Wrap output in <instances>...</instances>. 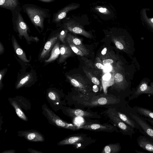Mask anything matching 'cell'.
I'll return each instance as SVG.
<instances>
[{
	"label": "cell",
	"instance_id": "17",
	"mask_svg": "<svg viewBox=\"0 0 153 153\" xmlns=\"http://www.w3.org/2000/svg\"><path fill=\"white\" fill-rule=\"evenodd\" d=\"M84 140L83 137L81 136H75L68 137L60 141L57 143L59 146L67 145H75Z\"/></svg>",
	"mask_w": 153,
	"mask_h": 153
},
{
	"label": "cell",
	"instance_id": "35",
	"mask_svg": "<svg viewBox=\"0 0 153 153\" xmlns=\"http://www.w3.org/2000/svg\"><path fill=\"white\" fill-rule=\"evenodd\" d=\"M111 77V75L109 73L105 74L103 77V79L104 80H108Z\"/></svg>",
	"mask_w": 153,
	"mask_h": 153
},
{
	"label": "cell",
	"instance_id": "30",
	"mask_svg": "<svg viewBox=\"0 0 153 153\" xmlns=\"http://www.w3.org/2000/svg\"><path fill=\"white\" fill-rule=\"evenodd\" d=\"M72 85L75 87L78 88H82V85L79 83L76 80L74 79H71L68 77Z\"/></svg>",
	"mask_w": 153,
	"mask_h": 153
},
{
	"label": "cell",
	"instance_id": "29",
	"mask_svg": "<svg viewBox=\"0 0 153 153\" xmlns=\"http://www.w3.org/2000/svg\"><path fill=\"white\" fill-rule=\"evenodd\" d=\"M68 30L66 29L62 30L59 34V38L63 43H65V38L67 36Z\"/></svg>",
	"mask_w": 153,
	"mask_h": 153
},
{
	"label": "cell",
	"instance_id": "36",
	"mask_svg": "<svg viewBox=\"0 0 153 153\" xmlns=\"http://www.w3.org/2000/svg\"><path fill=\"white\" fill-rule=\"evenodd\" d=\"M28 151L31 153H43L42 152L31 148L28 149Z\"/></svg>",
	"mask_w": 153,
	"mask_h": 153
},
{
	"label": "cell",
	"instance_id": "44",
	"mask_svg": "<svg viewBox=\"0 0 153 153\" xmlns=\"http://www.w3.org/2000/svg\"><path fill=\"white\" fill-rule=\"evenodd\" d=\"M135 151L137 153H145V152H140V151H138V150H135Z\"/></svg>",
	"mask_w": 153,
	"mask_h": 153
},
{
	"label": "cell",
	"instance_id": "3",
	"mask_svg": "<svg viewBox=\"0 0 153 153\" xmlns=\"http://www.w3.org/2000/svg\"><path fill=\"white\" fill-rule=\"evenodd\" d=\"M126 107L128 113L138 125L139 131L143 135L153 139V126L149 124L143 117L135 112L127 103Z\"/></svg>",
	"mask_w": 153,
	"mask_h": 153
},
{
	"label": "cell",
	"instance_id": "21",
	"mask_svg": "<svg viewBox=\"0 0 153 153\" xmlns=\"http://www.w3.org/2000/svg\"><path fill=\"white\" fill-rule=\"evenodd\" d=\"M132 108L135 112L141 117L153 120V111L151 110L137 106Z\"/></svg>",
	"mask_w": 153,
	"mask_h": 153
},
{
	"label": "cell",
	"instance_id": "8",
	"mask_svg": "<svg viewBox=\"0 0 153 153\" xmlns=\"http://www.w3.org/2000/svg\"><path fill=\"white\" fill-rule=\"evenodd\" d=\"M18 135L23 137L30 142H42L45 141L44 136L39 132L34 130L19 131Z\"/></svg>",
	"mask_w": 153,
	"mask_h": 153
},
{
	"label": "cell",
	"instance_id": "6",
	"mask_svg": "<svg viewBox=\"0 0 153 153\" xmlns=\"http://www.w3.org/2000/svg\"><path fill=\"white\" fill-rule=\"evenodd\" d=\"M150 80L145 78L141 80L137 87L133 89L131 94L128 97L129 101L137 98L142 94H146L153 95V82H151L150 85L149 83Z\"/></svg>",
	"mask_w": 153,
	"mask_h": 153
},
{
	"label": "cell",
	"instance_id": "10",
	"mask_svg": "<svg viewBox=\"0 0 153 153\" xmlns=\"http://www.w3.org/2000/svg\"><path fill=\"white\" fill-rule=\"evenodd\" d=\"M64 26L66 29L72 33L82 35L88 38L92 37L90 33L86 31L80 25L74 21H69L65 23Z\"/></svg>",
	"mask_w": 153,
	"mask_h": 153
},
{
	"label": "cell",
	"instance_id": "42",
	"mask_svg": "<svg viewBox=\"0 0 153 153\" xmlns=\"http://www.w3.org/2000/svg\"><path fill=\"white\" fill-rule=\"evenodd\" d=\"M39 1L44 2H51L55 0H38Z\"/></svg>",
	"mask_w": 153,
	"mask_h": 153
},
{
	"label": "cell",
	"instance_id": "19",
	"mask_svg": "<svg viewBox=\"0 0 153 153\" xmlns=\"http://www.w3.org/2000/svg\"><path fill=\"white\" fill-rule=\"evenodd\" d=\"M12 40L14 50L17 56L23 61L29 62V60L27 59L25 53L19 45L16 38L13 36Z\"/></svg>",
	"mask_w": 153,
	"mask_h": 153
},
{
	"label": "cell",
	"instance_id": "23",
	"mask_svg": "<svg viewBox=\"0 0 153 153\" xmlns=\"http://www.w3.org/2000/svg\"><path fill=\"white\" fill-rule=\"evenodd\" d=\"M111 100H109V98L105 97H101L96 99L94 100H93L89 102H83L84 105L88 106H94L98 105H104L111 104Z\"/></svg>",
	"mask_w": 153,
	"mask_h": 153
},
{
	"label": "cell",
	"instance_id": "20",
	"mask_svg": "<svg viewBox=\"0 0 153 153\" xmlns=\"http://www.w3.org/2000/svg\"><path fill=\"white\" fill-rule=\"evenodd\" d=\"M65 111L69 115L72 117H87L92 116L90 113L80 109L68 108Z\"/></svg>",
	"mask_w": 153,
	"mask_h": 153
},
{
	"label": "cell",
	"instance_id": "14",
	"mask_svg": "<svg viewBox=\"0 0 153 153\" xmlns=\"http://www.w3.org/2000/svg\"><path fill=\"white\" fill-rule=\"evenodd\" d=\"M150 10L147 8L142 9L140 11V18L143 24L153 31V17H149L146 12Z\"/></svg>",
	"mask_w": 153,
	"mask_h": 153
},
{
	"label": "cell",
	"instance_id": "12",
	"mask_svg": "<svg viewBox=\"0 0 153 153\" xmlns=\"http://www.w3.org/2000/svg\"><path fill=\"white\" fill-rule=\"evenodd\" d=\"M139 146L143 150L153 152V139L146 136L140 135L137 139Z\"/></svg>",
	"mask_w": 153,
	"mask_h": 153
},
{
	"label": "cell",
	"instance_id": "18",
	"mask_svg": "<svg viewBox=\"0 0 153 153\" xmlns=\"http://www.w3.org/2000/svg\"><path fill=\"white\" fill-rule=\"evenodd\" d=\"M66 40H68L74 45L78 47L83 53L84 55H87L88 52L85 47L83 44L81 40L76 37L68 34L66 38Z\"/></svg>",
	"mask_w": 153,
	"mask_h": 153
},
{
	"label": "cell",
	"instance_id": "40",
	"mask_svg": "<svg viewBox=\"0 0 153 153\" xmlns=\"http://www.w3.org/2000/svg\"><path fill=\"white\" fill-rule=\"evenodd\" d=\"M105 70L106 71H110L111 69V67L110 65H105V67H104V68Z\"/></svg>",
	"mask_w": 153,
	"mask_h": 153
},
{
	"label": "cell",
	"instance_id": "24",
	"mask_svg": "<svg viewBox=\"0 0 153 153\" xmlns=\"http://www.w3.org/2000/svg\"><path fill=\"white\" fill-rule=\"evenodd\" d=\"M18 5V0H0V6L9 9L11 10H14Z\"/></svg>",
	"mask_w": 153,
	"mask_h": 153
},
{
	"label": "cell",
	"instance_id": "33",
	"mask_svg": "<svg viewBox=\"0 0 153 153\" xmlns=\"http://www.w3.org/2000/svg\"><path fill=\"white\" fill-rule=\"evenodd\" d=\"M91 80L92 82L96 85H99L100 84V82L99 80L96 77H92Z\"/></svg>",
	"mask_w": 153,
	"mask_h": 153
},
{
	"label": "cell",
	"instance_id": "26",
	"mask_svg": "<svg viewBox=\"0 0 153 153\" xmlns=\"http://www.w3.org/2000/svg\"><path fill=\"white\" fill-rule=\"evenodd\" d=\"M121 146L119 143L110 144L106 146L103 148L102 153H117L119 152Z\"/></svg>",
	"mask_w": 153,
	"mask_h": 153
},
{
	"label": "cell",
	"instance_id": "41",
	"mask_svg": "<svg viewBox=\"0 0 153 153\" xmlns=\"http://www.w3.org/2000/svg\"><path fill=\"white\" fill-rule=\"evenodd\" d=\"M144 118V117H143ZM147 122H149L151 125L153 126V120L149 118H144Z\"/></svg>",
	"mask_w": 153,
	"mask_h": 153
},
{
	"label": "cell",
	"instance_id": "25",
	"mask_svg": "<svg viewBox=\"0 0 153 153\" xmlns=\"http://www.w3.org/2000/svg\"><path fill=\"white\" fill-rule=\"evenodd\" d=\"M60 54L59 42H57L52 49L51 55L50 57L45 60L46 62H52L56 60Z\"/></svg>",
	"mask_w": 153,
	"mask_h": 153
},
{
	"label": "cell",
	"instance_id": "39",
	"mask_svg": "<svg viewBox=\"0 0 153 153\" xmlns=\"http://www.w3.org/2000/svg\"><path fill=\"white\" fill-rule=\"evenodd\" d=\"M15 152V150H9L4 151L2 153H14Z\"/></svg>",
	"mask_w": 153,
	"mask_h": 153
},
{
	"label": "cell",
	"instance_id": "32",
	"mask_svg": "<svg viewBox=\"0 0 153 153\" xmlns=\"http://www.w3.org/2000/svg\"><path fill=\"white\" fill-rule=\"evenodd\" d=\"M113 62L114 61L111 59H107L103 60L102 63L103 65L105 66L112 64Z\"/></svg>",
	"mask_w": 153,
	"mask_h": 153
},
{
	"label": "cell",
	"instance_id": "9",
	"mask_svg": "<svg viewBox=\"0 0 153 153\" xmlns=\"http://www.w3.org/2000/svg\"><path fill=\"white\" fill-rule=\"evenodd\" d=\"M127 103L123 105V110L121 111H116V112L118 117L134 129L139 130V126L137 122L128 112L126 107Z\"/></svg>",
	"mask_w": 153,
	"mask_h": 153
},
{
	"label": "cell",
	"instance_id": "43",
	"mask_svg": "<svg viewBox=\"0 0 153 153\" xmlns=\"http://www.w3.org/2000/svg\"><path fill=\"white\" fill-rule=\"evenodd\" d=\"M107 48H104L101 51V53L102 55H105L107 52Z\"/></svg>",
	"mask_w": 153,
	"mask_h": 153
},
{
	"label": "cell",
	"instance_id": "31",
	"mask_svg": "<svg viewBox=\"0 0 153 153\" xmlns=\"http://www.w3.org/2000/svg\"><path fill=\"white\" fill-rule=\"evenodd\" d=\"M6 69H3L0 72V90H1L3 88V85L2 83V80L3 76L4 75Z\"/></svg>",
	"mask_w": 153,
	"mask_h": 153
},
{
	"label": "cell",
	"instance_id": "5",
	"mask_svg": "<svg viewBox=\"0 0 153 153\" xmlns=\"http://www.w3.org/2000/svg\"><path fill=\"white\" fill-rule=\"evenodd\" d=\"M108 117L114 123L117 127L120 129V131L123 134L128 135L131 137L135 133L134 128L128 125L117 115L115 110L109 109L107 111Z\"/></svg>",
	"mask_w": 153,
	"mask_h": 153
},
{
	"label": "cell",
	"instance_id": "22",
	"mask_svg": "<svg viewBox=\"0 0 153 153\" xmlns=\"http://www.w3.org/2000/svg\"><path fill=\"white\" fill-rule=\"evenodd\" d=\"M60 57L59 59V63L64 62L72 53V49L70 47L64 44L60 45Z\"/></svg>",
	"mask_w": 153,
	"mask_h": 153
},
{
	"label": "cell",
	"instance_id": "38",
	"mask_svg": "<svg viewBox=\"0 0 153 153\" xmlns=\"http://www.w3.org/2000/svg\"><path fill=\"white\" fill-rule=\"evenodd\" d=\"M4 51V48L3 45L0 42V54H2Z\"/></svg>",
	"mask_w": 153,
	"mask_h": 153
},
{
	"label": "cell",
	"instance_id": "7",
	"mask_svg": "<svg viewBox=\"0 0 153 153\" xmlns=\"http://www.w3.org/2000/svg\"><path fill=\"white\" fill-rule=\"evenodd\" d=\"M78 129H83L94 131L112 132L114 131H118L116 127L108 124H101L97 123H92L89 124L82 125L77 126Z\"/></svg>",
	"mask_w": 153,
	"mask_h": 153
},
{
	"label": "cell",
	"instance_id": "13",
	"mask_svg": "<svg viewBox=\"0 0 153 153\" xmlns=\"http://www.w3.org/2000/svg\"><path fill=\"white\" fill-rule=\"evenodd\" d=\"M59 38V34L51 38L45 43L40 54L39 59H43L47 56Z\"/></svg>",
	"mask_w": 153,
	"mask_h": 153
},
{
	"label": "cell",
	"instance_id": "34",
	"mask_svg": "<svg viewBox=\"0 0 153 153\" xmlns=\"http://www.w3.org/2000/svg\"><path fill=\"white\" fill-rule=\"evenodd\" d=\"M97 9L100 12L106 14L108 13V10L105 8L101 7L97 8Z\"/></svg>",
	"mask_w": 153,
	"mask_h": 153
},
{
	"label": "cell",
	"instance_id": "2",
	"mask_svg": "<svg viewBox=\"0 0 153 153\" xmlns=\"http://www.w3.org/2000/svg\"><path fill=\"white\" fill-rule=\"evenodd\" d=\"M42 113L51 125L57 127L70 129L73 131L78 130L77 126L74 124L67 123L56 115L45 104L42 106Z\"/></svg>",
	"mask_w": 153,
	"mask_h": 153
},
{
	"label": "cell",
	"instance_id": "28",
	"mask_svg": "<svg viewBox=\"0 0 153 153\" xmlns=\"http://www.w3.org/2000/svg\"><path fill=\"white\" fill-rule=\"evenodd\" d=\"M72 51L76 54L80 56L85 55L77 47L68 40H66Z\"/></svg>",
	"mask_w": 153,
	"mask_h": 153
},
{
	"label": "cell",
	"instance_id": "15",
	"mask_svg": "<svg viewBox=\"0 0 153 153\" xmlns=\"http://www.w3.org/2000/svg\"><path fill=\"white\" fill-rule=\"evenodd\" d=\"M8 100L10 103L15 110L18 117L22 120L27 121L28 119L22 109V106L20 105V103H18L16 98H9Z\"/></svg>",
	"mask_w": 153,
	"mask_h": 153
},
{
	"label": "cell",
	"instance_id": "4",
	"mask_svg": "<svg viewBox=\"0 0 153 153\" xmlns=\"http://www.w3.org/2000/svg\"><path fill=\"white\" fill-rule=\"evenodd\" d=\"M13 14V20L20 36H23L27 42H36L39 40L37 37L30 36L28 33L29 28L25 22L19 11H15Z\"/></svg>",
	"mask_w": 153,
	"mask_h": 153
},
{
	"label": "cell",
	"instance_id": "1",
	"mask_svg": "<svg viewBox=\"0 0 153 153\" xmlns=\"http://www.w3.org/2000/svg\"><path fill=\"white\" fill-rule=\"evenodd\" d=\"M23 9L33 24L36 26L43 29L45 19L48 17V12L35 5L26 4Z\"/></svg>",
	"mask_w": 153,
	"mask_h": 153
},
{
	"label": "cell",
	"instance_id": "37",
	"mask_svg": "<svg viewBox=\"0 0 153 153\" xmlns=\"http://www.w3.org/2000/svg\"><path fill=\"white\" fill-rule=\"evenodd\" d=\"M96 65L98 68L100 69H103L104 68V65L100 63H97L96 64Z\"/></svg>",
	"mask_w": 153,
	"mask_h": 153
},
{
	"label": "cell",
	"instance_id": "16",
	"mask_svg": "<svg viewBox=\"0 0 153 153\" xmlns=\"http://www.w3.org/2000/svg\"><path fill=\"white\" fill-rule=\"evenodd\" d=\"M48 101L52 108L59 105L60 103V98L59 94L56 91L51 90L47 93Z\"/></svg>",
	"mask_w": 153,
	"mask_h": 153
},
{
	"label": "cell",
	"instance_id": "11",
	"mask_svg": "<svg viewBox=\"0 0 153 153\" xmlns=\"http://www.w3.org/2000/svg\"><path fill=\"white\" fill-rule=\"evenodd\" d=\"M78 4H71L65 7L53 14L52 22L57 23L65 18L70 11L75 10L79 7Z\"/></svg>",
	"mask_w": 153,
	"mask_h": 153
},
{
	"label": "cell",
	"instance_id": "27",
	"mask_svg": "<svg viewBox=\"0 0 153 153\" xmlns=\"http://www.w3.org/2000/svg\"><path fill=\"white\" fill-rule=\"evenodd\" d=\"M32 78V75L27 74L21 79L18 82L16 86V88L18 89L25 85Z\"/></svg>",
	"mask_w": 153,
	"mask_h": 153
}]
</instances>
